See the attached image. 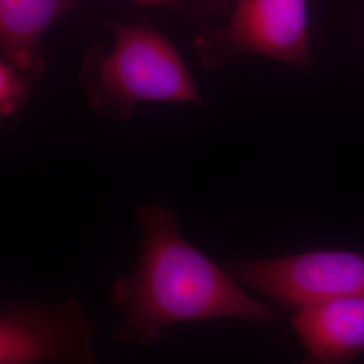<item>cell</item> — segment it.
I'll return each mask as SVG.
<instances>
[{
  "label": "cell",
  "instance_id": "1",
  "mask_svg": "<svg viewBox=\"0 0 364 364\" xmlns=\"http://www.w3.org/2000/svg\"><path fill=\"white\" fill-rule=\"evenodd\" d=\"M142 245L131 273L108 290L120 314L117 341L149 347L171 326L215 320L274 323L275 308L254 299L228 267H221L182 236L177 213L166 205L138 209Z\"/></svg>",
  "mask_w": 364,
  "mask_h": 364
},
{
  "label": "cell",
  "instance_id": "2",
  "mask_svg": "<svg viewBox=\"0 0 364 364\" xmlns=\"http://www.w3.org/2000/svg\"><path fill=\"white\" fill-rule=\"evenodd\" d=\"M109 28L112 46L95 45L80 69V82L96 114L122 120L142 103L201 102L181 54L169 39L141 23Z\"/></svg>",
  "mask_w": 364,
  "mask_h": 364
},
{
  "label": "cell",
  "instance_id": "3",
  "mask_svg": "<svg viewBox=\"0 0 364 364\" xmlns=\"http://www.w3.org/2000/svg\"><path fill=\"white\" fill-rule=\"evenodd\" d=\"M309 22V0H235L230 21L200 31L193 50L209 69L245 54L306 68L313 61Z\"/></svg>",
  "mask_w": 364,
  "mask_h": 364
},
{
  "label": "cell",
  "instance_id": "4",
  "mask_svg": "<svg viewBox=\"0 0 364 364\" xmlns=\"http://www.w3.org/2000/svg\"><path fill=\"white\" fill-rule=\"evenodd\" d=\"M97 326L77 299H6L0 308V364H97Z\"/></svg>",
  "mask_w": 364,
  "mask_h": 364
},
{
  "label": "cell",
  "instance_id": "5",
  "mask_svg": "<svg viewBox=\"0 0 364 364\" xmlns=\"http://www.w3.org/2000/svg\"><path fill=\"white\" fill-rule=\"evenodd\" d=\"M227 267L242 287L296 311L364 293V254L356 251L316 250L231 260Z\"/></svg>",
  "mask_w": 364,
  "mask_h": 364
},
{
  "label": "cell",
  "instance_id": "6",
  "mask_svg": "<svg viewBox=\"0 0 364 364\" xmlns=\"http://www.w3.org/2000/svg\"><path fill=\"white\" fill-rule=\"evenodd\" d=\"M291 326L302 364H350L364 352V293L297 309Z\"/></svg>",
  "mask_w": 364,
  "mask_h": 364
},
{
  "label": "cell",
  "instance_id": "7",
  "mask_svg": "<svg viewBox=\"0 0 364 364\" xmlns=\"http://www.w3.org/2000/svg\"><path fill=\"white\" fill-rule=\"evenodd\" d=\"M78 0H0L1 61L14 66L30 82H38L45 69L39 41Z\"/></svg>",
  "mask_w": 364,
  "mask_h": 364
},
{
  "label": "cell",
  "instance_id": "8",
  "mask_svg": "<svg viewBox=\"0 0 364 364\" xmlns=\"http://www.w3.org/2000/svg\"><path fill=\"white\" fill-rule=\"evenodd\" d=\"M28 78L16 70L14 66L1 61L0 66V108L1 115L9 117L23 105L26 100L28 87Z\"/></svg>",
  "mask_w": 364,
  "mask_h": 364
},
{
  "label": "cell",
  "instance_id": "9",
  "mask_svg": "<svg viewBox=\"0 0 364 364\" xmlns=\"http://www.w3.org/2000/svg\"><path fill=\"white\" fill-rule=\"evenodd\" d=\"M141 6H150V7H156V6H168L173 4L176 0H132Z\"/></svg>",
  "mask_w": 364,
  "mask_h": 364
},
{
  "label": "cell",
  "instance_id": "10",
  "mask_svg": "<svg viewBox=\"0 0 364 364\" xmlns=\"http://www.w3.org/2000/svg\"><path fill=\"white\" fill-rule=\"evenodd\" d=\"M221 1H223V0H210V3H212V4H219Z\"/></svg>",
  "mask_w": 364,
  "mask_h": 364
}]
</instances>
